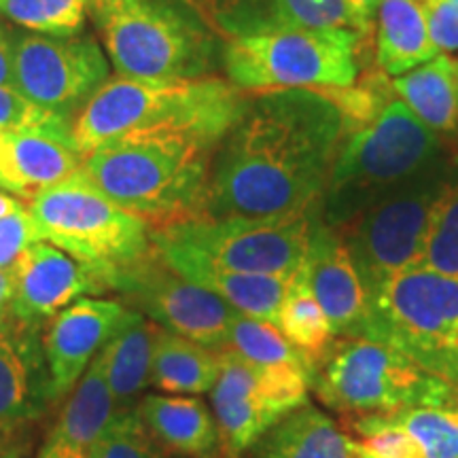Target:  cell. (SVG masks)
I'll return each instance as SVG.
<instances>
[{"label": "cell", "mask_w": 458, "mask_h": 458, "mask_svg": "<svg viewBox=\"0 0 458 458\" xmlns=\"http://www.w3.org/2000/svg\"><path fill=\"white\" fill-rule=\"evenodd\" d=\"M418 266L458 278V165L433 206Z\"/></svg>", "instance_id": "cell-31"}, {"label": "cell", "mask_w": 458, "mask_h": 458, "mask_svg": "<svg viewBox=\"0 0 458 458\" xmlns=\"http://www.w3.org/2000/svg\"><path fill=\"white\" fill-rule=\"evenodd\" d=\"M312 388L327 408L348 416L394 414L458 399L448 382L428 374L391 344L371 337H335L314 371Z\"/></svg>", "instance_id": "cell-7"}, {"label": "cell", "mask_w": 458, "mask_h": 458, "mask_svg": "<svg viewBox=\"0 0 458 458\" xmlns=\"http://www.w3.org/2000/svg\"><path fill=\"white\" fill-rule=\"evenodd\" d=\"M352 117L340 91L246 94L213 157L208 219H284L320 213Z\"/></svg>", "instance_id": "cell-1"}, {"label": "cell", "mask_w": 458, "mask_h": 458, "mask_svg": "<svg viewBox=\"0 0 458 458\" xmlns=\"http://www.w3.org/2000/svg\"><path fill=\"white\" fill-rule=\"evenodd\" d=\"M365 337L391 344L458 391V278L414 266L369 297Z\"/></svg>", "instance_id": "cell-9"}, {"label": "cell", "mask_w": 458, "mask_h": 458, "mask_svg": "<svg viewBox=\"0 0 458 458\" xmlns=\"http://www.w3.org/2000/svg\"><path fill=\"white\" fill-rule=\"evenodd\" d=\"M37 323L9 317L0 323V425L38 416L51 401L49 369Z\"/></svg>", "instance_id": "cell-20"}, {"label": "cell", "mask_w": 458, "mask_h": 458, "mask_svg": "<svg viewBox=\"0 0 458 458\" xmlns=\"http://www.w3.org/2000/svg\"><path fill=\"white\" fill-rule=\"evenodd\" d=\"M119 77L179 81L215 74L223 41L185 0H91Z\"/></svg>", "instance_id": "cell-5"}, {"label": "cell", "mask_w": 458, "mask_h": 458, "mask_svg": "<svg viewBox=\"0 0 458 458\" xmlns=\"http://www.w3.org/2000/svg\"><path fill=\"white\" fill-rule=\"evenodd\" d=\"M128 306L114 300L81 297L51 318L41 337L49 369L51 399L68 394L111 340Z\"/></svg>", "instance_id": "cell-18"}, {"label": "cell", "mask_w": 458, "mask_h": 458, "mask_svg": "<svg viewBox=\"0 0 458 458\" xmlns=\"http://www.w3.org/2000/svg\"><path fill=\"white\" fill-rule=\"evenodd\" d=\"M4 431H7V428H4L3 425H0V433H4Z\"/></svg>", "instance_id": "cell-48"}, {"label": "cell", "mask_w": 458, "mask_h": 458, "mask_svg": "<svg viewBox=\"0 0 458 458\" xmlns=\"http://www.w3.org/2000/svg\"><path fill=\"white\" fill-rule=\"evenodd\" d=\"M0 88H13V38L0 26Z\"/></svg>", "instance_id": "cell-39"}, {"label": "cell", "mask_w": 458, "mask_h": 458, "mask_svg": "<svg viewBox=\"0 0 458 458\" xmlns=\"http://www.w3.org/2000/svg\"><path fill=\"white\" fill-rule=\"evenodd\" d=\"M91 0H3L0 13L28 30L49 37H74L85 26Z\"/></svg>", "instance_id": "cell-33"}, {"label": "cell", "mask_w": 458, "mask_h": 458, "mask_svg": "<svg viewBox=\"0 0 458 458\" xmlns=\"http://www.w3.org/2000/svg\"><path fill=\"white\" fill-rule=\"evenodd\" d=\"M359 448H360V458H371V456L368 454V452H365V448H363V445H360V444H359Z\"/></svg>", "instance_id": "cell-46"}, {"label": "cell", "mask_w": 458, "mask_h": 458, "mask_svg": "<svg viewBox=\"0 0 458 458\" xmlns=\"http://www.w3.org/2000/svg\"><path fill=\"white\" fill-rule=\"evenodd\" d=\"M391 89L454 153L458 131V57L437 54L391 79Z\"/></svg>", "instance_id": "cell-23"}, {"label": "cell", "mask_w": 458, "mask_h": 458, "mask_svg": "<svg viewBox=\"0 0 458 458\" xmlns=\"http://www.w3.org/2000/svg\"><path fill=\"white\" fill-rule=\"evenodd\" d=\"M94 450L96 458H164L139 408L119 411Z\"/></svg>", "instance_id": "cell-34"}, {"label": "cell", "mask_w": 458, "mask_h": 458, "mask_svg": "<svg viewBox=\"0 0 458 458\" xmlns=\"http://www.w3.org/2000/svg\"><path fill=\"white\" fill-rule=\"evenodd\" d=\"M320 213L284 219H208L198 216L153 227L157 244H170L202 257L223 270L286 276L301 267L312 223Z\"/></svg>", "instance_id": "cell-11"}, {"label": "cell", "mask_w": 458, "mask_h": 458, "mask_svg": "<svg viewBox=\"0 0 458 458\" xmlns=\"http://www.w3.org/2000/svg\"><path fill=\"white\" fill-rule=\"evenodd\" d=\"M250 458H360V448L327 414L303 403L263 435Z\"/></svg>", "instance_id": "cell-26"}, {"label": "cell", "mask_w": 458, "mask_h": 458, "mask_svg": "<svg viewBox=\"0 0 458 458\" xmlns=\"http://www.w3.org/2000/svg\"><path fill=\"white\" fill-rule=\"evenodd\" d=\"M452 156V148L391 89V96H382L344 139L320 204V219L342 229L377 199Z\"/></svg>", "instance_id": "cell-4"}, {"label": "cell", "mask_w": 458, "mask_h": 458, "mask_svg": "<svg viewBox=\"0 0 458 458\" xmlns=\"http://www.w3.org/2000/svg\"><path fill=\"white\" fill-rule=\"evenodd\" d=\"M276 327L303 357L310 360L314 371L334 346V329H331L323 308L318 306L317 297L308 286L301 267L295 272L293 284H291L289 293L284 295Z\"/></svg>", "instance_id": "cell-29"}, {"label": "cell", "mask_w": 458, "mask_h": 458, "mask_svg": "<svg viewBox=\"0 0 458 458\" xmlns=\"http://www.w3.org/2000/svg\"><path fill=\"white\" fill-rule=\"evenodd\" d=\"M371 32L376 64L388 79L425 64L439 54L420 0H377Z\"/></svg>", "instance_id": "cell-24"}, {"label": "cell", "mask_w": 458, "mask_h": 458, "mask_svg": "<svg viewBox=\"0 0 458 458\" xmlns=\"http://www.w3.org/2000/svg\"><path fill=\"white\" fill-rule=\"evenodd\" d=\"M38 240L41 238H38L30 210L24 206L0 216V270H11L21 250Z\"/></svg>", "instance_id": "cell-37"}, {"label": "cell", "mask_w": 458, "mask_h": 458, "mask_svg": "<svg viewBox=\"0 0 458 458\" xmlns=\"http://www.w3.org/2000/svg\"><path fill=\"white\" fill-rule=\"evenodd\" d=\"M0 3H3V0H0Z\"/></svg>", "instance_id": "cell-49"}, {"label": "cell", "mask_w": 458, "mask_h": 458, "mask_svg": "<svg viewBox=\"0 0 458 458\" xmlns=\"http://www.w3.org/2000/svg\"><path fill=\"white\" fill-rule=\"evenodd\" d=\"M244 100L246 94L216 74L179 81L119 77L91 96L72 123V139L83 157L123 136L176 134L219 145Z\"/></svg>", "instance_id": "cell-2"}, {"label": "cell", "mask_w": 458, "mask_h": 458, "mask_svg": "<svg viewBox=\"0 0 458 458\" xmlns=\"http://www.w3.org/2000/svg\"><path fill=\"white\" fill-rule=\"evenodd\" d=\"M219 34L221 41L283 28H351L369 37L371 28L348 0H185Z\"/></svg>", "instance_id": "cell-17"}, {"label": "cell", "mask_w": 458, "mask_h": 458, "mask_svg": "<svg viewBox=\"0 0 458 458\" xmlns=\"http://www.w3.org/2000/svg\"><path fill=\"white\" fill-rule=\"evenodd\" d=\"M108 291H117L159 327L202 344L210 351L225 348L229 327L238 312L221 297L185 276L153 249L108 280Z\"/></svg>", "instance_id": "cell-13"}, {"label": "cell", "mask_w": 458, "mask_h": 458, "mask_svg": "<svg viewBox=\"0 0 458 458\" xmlns=\"http://www.w3.org/2000/svg\"><path fill=\"white\" fill-rule=\"evenodd\" d=\"M111 386L106 380V363L102 351L96 354L83 380L74 388L64 411L45 439L41 454H68L94 450L117 418Z\"/></svg>", "instance_id": "cell-22"}, {"label": "cell", "mask_w": 458, "mask_h": 458, "mask_svg": "<svg viewBox=\"0 0 458 458\" xmlns=\"http://www.w3.org/2000/svg\"><path fill=\"white\" fill-rule=\"evenodd\" d=\"M454 165L456 159L435 165L337 229L369 297L386 280L418 266L433 206Z\"/></svg>", "instance_id": "cell-10"}, {"label": "cell", "mask_w": 458, "mask_h": 458, "mask_svg": "<svg viewBox=\"0 0 458 458\" xmlns=\"http://www.w3.org/2000/svg\"><path fill=\"white\" fill-rule=\"evenodd\" d=\"M458 151V131H456V145H454V153Z\"/></svg>", "instance_id": "cell-47"}, {"label": "cell", "mask_w": 458, "mask_h": 458, "mask_svg": "<svg viewBox=\"0 0 458 458\" xmlns=\"http://www.w3.org/2000/svg\"><path fill=\"white\" fill-rule=\"evenodd\" d=\"M38 458H96V450H88V452H68V454H38Z\"/></svg>", "instance_id": "cell-43"}, {"label": "cell", "mask_w": 458, "mask_h": 458, "mask_svg": "<svg viewBox=\"0 0 458 458\" xmlns=\"http://www.w3.org/2000/svg\"><path fill=\"white\" fill-rule=\"evenodd\" d=\"M139 414L165 448L193 458H225L216 418L199 399L147 394Z\"/></svg>", "instance_id": "cell-25"}, {"label": "cell", "mask_w": 458, "mask_h": 458, "mask_svg": "<svg viewBox=\"0 0 458 458\" xmlns=\"http://www.w3.org/2000/svg\"><path fill=\"white\" fill-rule=\"evenodd\" d=\"M83 164L72 134L49 130H0V191L30 204L43 189L71 179Z\"/></svg>", "instance_id": "cell-19"}, {"label": "cell", "mask_w": 458, "mask_h": 458, "mask_svg": "<svg viewBox=\"0 0 458 458\" xmlns=\"http://www.w3.org/2000/svg\"><path fill=\"white\" fill-rule=\"evenodd\" d=\"M352 428L371 458H425L414 437L386 414L354 416Z\"/></svg>", "instance_id": "cell-35"}, {"label": "cell", "mask_w": 458, "mask_h": 458, "mask_svg": "<svg viewBox=\"0 0 458 458\" xmlns=\"http://www.w3.org/2000/svg\"><path fill=\"white\" fill-rule=\"evenodd\" d=\"M221 374L210 391L225 458H240L278 420L308 401L310 376L253 365L221 348Z\"/></svg>", "instance_id": "cell-12"}, {"label": "cell", "mask_w": 458, "mask_h": 458, "mask_svg": "<svg viewBox=\"0 0 458 458\" xmlns=\"http://www.w3.org/2000/svg\"><path fill=\"white\" fill-rule=\"evenodd\" d=\"M38 238L64 250L106 284L153 249L151 225L119 208L81 172L43 189L30 202Z\"/></svg>", "instance_id": "cell-8"}, {"label": "cell", "mask_w": 458, "mask_h": 458, "mask_svg": "<svg viewBox=\"0 0 458 458\" xmlns=\"http://www.w3.org/2000/svg\"><path fill=\"white\" fill-rule=\"evenodd\" d=\"M17 208H21V204L17 202L13 196H9V193L0 191V216L13 213V210H17Z\"/></svg>", "instance_id": "cell-42"}, {"label": "cell", "mask_w": 458, "mask_h": 458, "mask_svg": "<svg viewBox=\"0 0 458 458\" xmlns=\"http://www.w3.org/2000/svg\"><path fill=\"white\" fill-rule=\"evenodd\" d=\"M227 351L253 365L274 369H295L314 376V368L303 354L280 334L276 325L238 314L227 335Z\"/></svg>", "instance_id": "cell-30"}, {"label": "cell", "mask_w": 458, "mask_h": 458, "mask_svg": "<svg viewBox=\"0 0 458 458\" xmlns=\"http://www.w3.org/2000/svg\"><path fill=\"white\" fill-rule=\"evenodd\" d=\"M11 272L0 270V323L11 317Z\"/></svg>", "instance_id": "cell-40"}, {"label": "cell", "mask_w": 458, "mask_h": 458, "mask_svg": "<svg viewBox=\"0 0 458 458\" xmlns=\"http://www.w3.org/2000/svg\"><path fill=\"white\" fill-rule=\"evenodd\" d=\"M108 79V60L94 37H13V88L34 105L68 117Z\"/></svg>", "instance_id": "cell-14"}, {"label": "cell", "mask_w": 458, "mask_h": 458, "mask_svg": "<svg viewBox=\"0 0 458 458\" xmlns=\"http://www.w3.org/2000/svg\"><path fill=\"white\" fill-rule=\"evenodd\" d=\"M365 34L351 28H283L223 41L227 81L242 94L340 91L359 83Z\"/></svg>", "instance_id": "cell-6"}, {"label": "cell", "mask_w": 458, "mask_h": 458, "mask_svg": "<svg viewBox=\"0 0 458 458\" xmlns=\"http://www.w3.org/2000/svg\"><path fill=\"white\" fill-rule=\"evenodd\" d=\"M386 416L414 437L425 458H458V399Z\"/></svg>", "instance_id": "cell-32"}, {"label": "cell", "mask_w": 458, "mask_h": 458, "mask_svg": "<svg viewBox=\"0 0 458 458\" xmlns=\"http://www.w3.org/2000/svg\"><path fill=\"white\" fill-rule=\"evenodd\" d=\"M156 334L157 325L153 320L134 308H128L117 331L102 348L106 380L119 411L134 410V399L151 385Z\"/></svg>", "instance_id": "cell-27"}, {"label": "cell", "mask_w": 458, "mask_h": 458, "mask_svg": "<svg viewBox=\"0 0 458 458\" xmlns=\"http://www.w3.org/2000/svg\"><path fill=\"white\" fill-rule=\"evenodd\" d=\"M301 272L334 335L365 337L369 325V293L340 232L323 223L320 215L312 223Z\"/></svg>", "instance_id": "cell-16"}, {"label": "cell", "mask_w": 458, "mask_h": 458, "mask_svg": "<svg viewBox=\"0 0 458 458\" xmlns=\"http://www.w3.org/2000/svg\"><path fill=\"white\" fill-rule=\"evenodd\" d=\"M216 147L176 134L123 136L88 153L79 172L119 208L164 227L204 215Z\"/></svg>", "instance_id": "cell-3"}, {"label": "cell", "mask_w": 458, "mask_h": 458, "mask_svg": "<svg viewBox=\"0 0 458 458\" xmlns=\"http://www.w3.org/2000/svg\"><path fill=\"white\" fill-rule=\"evenodd\" d=\"M26 128V130H49L72 134L68 117L34 105L15 88H0V130Z\"/></svg>", "instance_id": "cell-36"}, {"label": "cell", "mask_w": 458, "mask_h": 458, "mask_svg": "<svg viewBox=\"0 0 458 458\" xmlns=\"http://www.w3.org/2000/svg\"><path fill=\"white\" fill-rule=\"evenodd\" d=\"M221 374L219 351L159 327L153 346L151 385L174 394L210 393Z\"/></svg>", "instance_id": "cell-28"}, {"label": "cell", "mask_w": 458, "mask_h": 458, "mask_svg": "<svg viewBox=\"0 0 458 458\" xmlns=\"http://www.w3.org/2000/svg\"><path fill=\"white\" fill-rule=\"evenodd\" d=\"M439 54L458 55V0H420Z\"/></svg>", "instance_id": "cell-38"}, {"label": "cell", "mask_w": 458, "mask_h": 458, "mask_svg": "<svg viewBox=\"0 0 458 458\" xmlns=\"http://www.w3.org/2000/svg\"><path fill=\"white\" fill-rule=\"evenodd\" d=\"M4 439H7V437H4V433H0V452H4V444H7Z\"/></svg>", "instance_id": "cell-45"}, {"label": "cell", "mask_w": 458, "mask_h": 458, "mask_svg": "<svg viewBox=\"0 0 458 458\" xmlns=\"http://www.w3.org/2000/svg\"><path fill=\"white\" fill-rule=\"evenodd\" d=\"M11 317L24 323L54 318L72 301L105 293L96 272L54 244H28L11 266Z\"/></svg>", "instance_id": "cell-15"}, {"label": "cell", "mask_w": 458, "mask_h": 458, "mask_svg": "<svg viewBox=\"0 0 458 458\" xmlns=\"http://www.w3.org/2000/svg\"><path fill=\"white\" fill-rule=\"evenodd\" d=\"M153 244H156L159 255L181 276H185L191 283L204 286L210 293L221 297L238 314L276 325L280 306H283L284 295L289 293L291 284H293L295 274L274 276V274H246L223 270V267L213 266L210 261L189 253L185 249H179V246L157 242Z\"/></svg>", "instance_id": "cell-21"}, {"label": "cell", "mask_w": 458, "mask_h": 458, "mask_svg": "<svg viewBox=\"0 0 458 458\" xmlns=\"http://www.w3.org/2000/svg\"><path fill=\"white\" fill-rule=\"evenodd\" d=\"M0 458H21V454L17 450H4L0 452Z\"/></svg>", "instance_id": "cell-44"}, {"label": "cell", "mask_w": 458, "mask_h": 458, "mask_svg": "<svg viewBox=\"0 0 458 458\" xmlns=\"http://www.w3.org/2000/svg\"><path fill=\"white\" fill-rule=\"evenodd\" d=\"M348 3H351V7L357 11V15L360 17V20H363L365 24L371 28V17H374L377 0H348Z\"/></svg>", "instance_id": "cell-41"}]
</instances>
